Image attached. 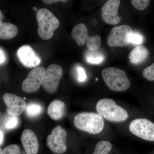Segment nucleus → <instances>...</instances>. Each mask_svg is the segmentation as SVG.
Segmentation results:
<instances>
[{
  "label": "nucleus",
  "instance_id": "2",
  "mask_svg": "<svg viewBox=\"0 0 154 154\" xmlns=\"http://www.w3.org/2000/svg\"><path fill=\"white\" fill-rule=\"evenodd\" d=\"M96 110L102 117L113 122L125 121L128 117L126 110L112 99L105 98L99 100L96 104Z\"/></svg>",
  "mask_w": 154,
  "mask_h": 154
},
{
  "label": "nucleus",
  "instance_id": "3",
  "mask_svg": "<svg viewBox=\"0 0 154 154\" xmlns=\"http://www.w3.org/2000/svg\"><path fill=\"white\" fill-rule=\"evenodd\" d=\"M74 124L78 129L92 134L102 132L104 127L103 118L97 113L84 112L75 117Z\"/></svg>",
  "mask_w": 154,
  "mask_h": 154
},
{
  "label": "nucleus",
  "instance_id": "10",
  "mask_svg": "<svg viewBox=\"0 0 154 154\" xmlns=\"http://www.w3.org/2000/svg\"><path fill=\"white\" fill-rule=\"evenodd\" d=\"M45 71V69L42 66L36 67L31 71L22 83L23 91L29 94L38 91L42 85Z\"/></svg>",
  "mask_w": 154,
  "mask_h": 154
},
{
  "label": "nucleus",
  "instance_id": "19",
  "mask_svg": "<svg viewBox=\"0 0 154 154\" xmlns=\"http://www.w3.org/2000/svg\"><path fill=\"white\" fill-rule=\"evenodd\" d=\"M112 148V145L109 142L101 141L96 145L93 154H108Z\"/></svg>",
  "mask_w": 154,
  "mask_h": 154
},
{
  "label": "nucleus",
  "instance_id": "28",
  "mask_svg": "<svg viewBox=\"0 0 154 154\" xmlns=\"http://www.w3.org/2000/svg\"><path fill=\"white\" fill-rule=\"evenodd\" d=\"M68 1H63V0H45L43 1V2L47 5H51L52 4H55V3L59 2H63V3H66Z\"/></svg>",
  "mask_w": 154,
  "mask_h": 154
},
{
  "label": "nucleus",
  "instance_id": "17",
  "mask_svg": "<svg viewBox=\"0 0 154 154\" xmlns=\"http://www.w3.org/2000/svg\"><path fill=\"white\" fill-rule=\"evenodd\" d=\"M149 55V50L147 48L143 45H137L130 53V62L133 64H140L147 59Z\"/></svg>",
  "mask_w": 154,
  "mask_h": 154
},
{
  "label": "nucleus",
  "instance_id": "12",
  "mask_svg": "<svg viewBox=\"0 0 154 154\" xmlns=\"http://www.w3.org/2000/svg\"><path fill=\"white\" fill-rule=\"evenodd\" d=\"M119 0H109L102 7L101 16L102 20L110 25H116L121 21L118 14Z\"/></svg>",
  "mask_w": 154,
  "mask_h": 154
},
{
  "label": "nucleus",
  "instance_id": "13",
  "mask_svg": "<svg viewBox=\"0 0 154 154\" xmlns=\"http://www.w3.org/2000/svg\"><path fill=\"white\" fill-rule=\"evenodd\" d=\"M19 60L24 66L33 68L40 64L41 60L31 46L25 45L20 47L17 53Z\"/></svg>",
  "mask_w": 154,
  "mask_h": 154
},
{
  "label": "nucleus",
  "instance_id": "6",
  "mask_svg": "<svg viewBox=\"0 0 154 154\" xmlns=\"http://www.w3.org/2000/svg\"><path fill=\"white\" fill-rule=\"evenodd\" d=\"M133 33L132 28L129 25L116 26L112 28L107 36V45L111 47H125L130 43Z\"/></svg>",
  "mask_w": 154,
  "mask_h": 154
},
{
  "label": "nucleus",
  "instance_id": "26",
  "mask_svg": "<svg viewBox=\"0 0 154 154\" xmlns=\"http://www.w3.org/2000/svg\"><path fill=\"white\" fill-rule=\"evenodd\" d=\"M77 71L78 73V80L81 82L85 81L87 79V75H86L85 69L81 67H79L77 69Z\"/></svg>",
  "mask_w": 154,
  "mask_h": 154
},
{
  "label": "nucleus",
  "instance_id": "25",
  "mask_svg": "<svg viewBox=\"0 0 154 154\" xmlns=\"http://www.w3.org/2000/svg\"><path fill=\"white\" fill-rule=\"evenodd\" d=\"M143 40V36L140 33H137V32H134L131 38L130 43L139 45L142 43Z\"/></svg>",
  "mask_w": 154,
  "mask_h": 154
},
{
  "label": "nucleus",
  "instance_id": "31",
  "mask_svg": "<svg viewBox=\"0 0 154 154\" xmlns=\"http://www.w3.org/2000/svg\"><path fill=\"white\" fill-rule=\"evenodd\" d=\"M2 149L0 148V154H1V153H2Z\"/></svg>",
  "mask_w": 154,
  "mask_h": 154
},
{
  "label": "nucleus",
  "instance_id": "29",
  "mask_svg": "<svg viewBox=\"0 0 154 154\" xmlns=\"http://www.w3.org/2000/svg\"><path fill=\"white\" fill-rule=\"evenodd\" d=\"M4 140V135L2 131L0 129V146L2 145Z\"/></svg>",
  "mask_w": 154,
  "mask_h": 154
},
{
  "label": "nucleus",
  "instance_id": "16",
  "mask_svg": "<svg viewBox=\"0 0 154 154\" xmlns=\"http://www.w3.org/2000/svg\"><path fill=\"white\" fill-rule=\"evenodd\" d=\"M2 19V13L0 11V39L8 40L14 38L18 33V28L11 23L3 22Z\"/></svg>",
  "mask_w": 154,
  "mask_h": 154
},
{
  "label": "nucleus",
  "instance_id": "11",
  "mask_svg": "<svg viewBox=\"0 0 154 154\" xmlns=\"http://www.w3.org/2000/svg\"><path fill=\"white\" fill-rule=\"evenodd\" d=\"M3 98L7 106L6 111L9 115L18 117L26 110L27 104L22 97L11 93H6Z\"/></svg>",
  "mask_w": 154,
  "mask_h": 154
},
{
  "label": "nucleus",
  "instance_id": "7",
  "mask_svg": "<svg viewBox=\"0 0 154 154\" xmlns=\"http://www.w3.org/2000/svg\"><path fill=\"white\" fill-rule=\"evenodd\" d=\"M131 133L144 140L154 141V123L145 118L134 119L129 127Z\"/></svg>",
  "mask_w": 154,
  "mask_h": 154
},
{
  "label": "nucleus",
  "instance_id": "4",
  "mask_svg": "<svg viewBox=\"0 0 154 154\" xmlns=\"http://www.w3.org/2000/svg\"><path fill=\"white\" fill-rule=\"evenodd\" d=\"M102 75L106 85L112 91L123 92L130 87V81L122 70L115 67L107 68L102 70Z\"/></svg>",
  "mask_w": 154,
  "mask_h": 154
},
{
  "label": "nucleus",
  "instance_id": "23",
  "mask_svg": "<svg viewBox=\"0 0 154 154\" xmlns=\"http://www.w3.org/2000/svg\"><path fill=\"white\" fill-rule=\"evenodd\" d=\"M1 154H21V151L17 145L12 144L3 149Z\"/></svg>",
  "mask_w": 154,
  "mask_h": 154
},
{
  "label": "nucleus",
  "instance_id": "21",
  "mask_svg": "<svg viewBox=\"0 0 154 154\" xmlns=\"http://www.w3.org/2000/svg\"><path fill=\"white\" fill-rule=\"evenodd\" d=\"M131 4L139 11H143L148 7L150 1L149 0H131Z\"/></svg>",
  "mask_w": 154,
  "mask_h": 154
},
{
  "label": "nucleus",
  "instance_id": "30",
  "mask_svg": "<svg viewBox=\"0 0 154 154\" xmlns=\"http://www.w3.org/2000/svg\"><path fill=\"white\" fill-rule=\"evenodd\" d=\"M33 10L35 12H37V8H35V7H34L33 8Z\"/></svg>",
  "mask_w": 154,
  "mask_h": 154
},
{
  "label": "nucleus",
  "instance_id": "22",
  "mask_svg": "<svg viewBox=\"0 0 154 154\" xmlns=\"http://www.w3.org/2000/svg\"><path fill=\"white\" fill-rule=\"evenodd\" d=\"M142 75L146 79L149 81H154V62L143 70Z\"/></svg>",
  "mask_w": 154,
  "mask_h": 154
},
{
  "label": "nucleus",
  "instance_id": "18",
  "mask_svg": "<svg viewBox=\"0 0 154 154\" xmlns=\"http://www.w3.org/2000/svg\"><path fill=\"white\" fill-rule=\"evenodd\" d=\"M43 111V107L40 104L31 103L27 105L25 113L28 117L33 118L38 116Z\"/></svg>",
  "mask_w": 154,
  "mask_h": 154
},
{
  "label": "nucleus",
  "instance_id": "9",
  "mask_svg": "<svg viewBox=\"0 0 154 154\" xmlns=\"http://www.w3.org/2000/svg\"><path fill=\"white\" fill-rule=\"evenodd\" d=\"M67 132L61 126H57L51 131L47 138V145L50 149L55 153L62 154L67 149Z\"/></svg>",
  "mask_w": 154,
  "mask_h": 154
},
{
  "label": "nucleus",
  "instance_id": "1",
  "mask_svg": "<svg viewBox=\"0 0 154 154\" xmlns=\"http://www.w3.org/2000/svg\"><path fill=\"white\" fill-rule=\"evenodd\" d=\"M36 17L38 24V36L44 40L51 39L53 36L54 31L59 26V20L51 11L46 8L38 10Z\"/></svg>",
  "mask_w": 154,
  "mask_h": 154
},
{
  "label": "nucleus",
  "instance_id": "5",
  "mask_svg": "<svg viewBox=\"0 0 154 154\" xmlns=\"http://www.w3.org/2000/svg\"><path fill=\"white\" fill-rule=\"evenodd\" d=\"M71 34L72 37L78 45L83 46L86 43L88 49L90 51H96L101 46L102 40L100 36H89L88 28L83 23H80L75 26L72 30Z\"/></svg>",
  "mask_w": 154,
  "mask_h": 154
},
{
  "label": "nucleus",
  "instance_id": "14",
  "mask_svg": "<svg viewBox=\"0 0 154 154\" xmlns=\"http://www.w3.org/2000/svg\"><path fill=\"white\" fill-rule=\"evenodd\" d=\"M21 138L26 154H38L39 148L38 139L33 131L30 129H25Z\"/></svg>",
  "mask_w": 154,
  "mask_h": 154
},
{
  "label": "nucleus",
  "instance_id": "27",
  "mask_svg": "<svg viewBox=\"0 0 154 154\" xmlns=\"http://www.w3.org/2000/svg\"><path fill=\"white\" fill-rule=\"evenodd\" d=\"M7 60V55L4 50L0 48V65L6 62Z\"/></svg>",
  "mask_w": 154,
  "mask_h": 154
},
{
  "label": "nucleus",
  "instance_id": "24",
  "mask_svg": "<svg viewBox=\"0 0 154 154\" xmlns=\"http://www.w3.org/2000/svg\"><path fill=\"white\" fill-rule=\"evenodd\" d=\"M87 61L88 63L92 64H99L103 61L104 58L101 56L89 55L87 57Z\"/></svg>",
  "mask_w": 154,
  "mask_h": 154
},
{
  "label": "nucleus",
  "instance_id": "20",
  "mask_svg": "<svg viewBox=\"0 0 154 154\" xmlns=\"http://www.w3.org/2000/svg\"><path fill=\"white\" fill-rule=\"evenodd\" d=\"M20 120L17 116H11L6 119L4 127L7 130L14 129L19 125Z\"/></svg>",
  "mask_w": 154,
  "mask_h": 154
},
{
  "label": "nucleus",
  "instance_id": "8",
  "mask_svg": "<svg viewBox=\"0 0 154 154\" xmlns=\"http://www.w3.org/2000/svg\"><path fill=\"white\" fill-rule=\"evenodd\" d=\"M63 73L62 68L59 65L52 64L48 68L45 74L42 86L49 94H53L57 90L60 81Z\"/></svg>",
  "mask_w": 154,
  "mask_h": 154
},
{
  "label": "nucleus",
  "instance_id": "15",
  "mask_svg": "<svg viewBox=\"0 0 154 154\" xmlns=\"http://www.w3.org/2000/svg\"><path fill=\"white\" fill-rule=\"evenodd\" d=\"M65 104L60 100H55L50 104L48 108V114L52 119L58 120L61 119L65 115Z\"/></svg>",
  "mask_w": 154,
  "mask_h": 154
}]
</instances>
